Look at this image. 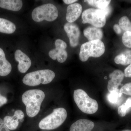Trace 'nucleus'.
<instances>
[{
	"mask_svg": "<svg viewBox=\"0 0 131 131\" xmlns=\"http://www.w3.org/2000/svg\"><path fill=\"white\" fill-rule=\"evenodd\" d=\"M45 96L44 92L39 89L30 90L23 94L22 101L28 117L32 118L38 114Z\"/></svg>",
	"mask_w": 131,
	"mask_h": 131,
	"instance_id": "f257e3e1",
	"label": "nucleus"
},
{
	"mask_svg": "<svg viewBox=\"0 0 131 131\" xmlns=\"http://www.w3.org/2000/svg\"><path fill=\"white\" fill-rule=\"evenodd\" d=\"M67 117V111L65 108H56L51 114L40 121L39 127L42 130H54L63 124Z\"/></svg>",
	"mask_w": 131,
	"mask_h": 131,
	"instance_id": "f03ea898",
	"label": "nucleus"
},
{
	"mask_svg": "<svg viewBox=\"0 0 131 131\" xmlns=\"http://www.w3.org/2000/svg\"><path fill=\"white\" fill-rule=\"evenodd\" d=\"M73 96L76 104L83 112L91 114L97 112L99 107L97 101L90 97L84 90H76L74 91Z\"/></svg>",
	"mask_w": 131,
	"mask_h": 131,
	"instance_id": "7ed1b4c3",
	"label": "nucleus"
},
{
	"mask_svg": "<svg viewBox=\"0 0 131 131\" xmlns=\"http://www.w3.org/2000/svg\"><path fill=\"white\" fill-rule=\"evenodd\" d=\"M104 43L101 40H94L86 42L81 46L79 58L82 62L88 61L90 57L98 58L105 52Z\"/></svg>",
	"mask_w": 131,
	"mask_h": 131,
	"instance_id": "20e7f679",
	"label": "nucleus"
},
{
	"mask_svg": "<svg viewBox=\"0 0 131 131\" xmlns=\"http://www.w3.org/2000/svg\"><path fill=\"white\" fill-rule=\"evenodd\" d=\"M55 77V73L49 69L42 70L28 73L25 76L22 81L26 85L35 86L40 84H48Z\"/></svg>",
	"mask_w": 131,
	"mask_h": 131,
	"instance_id": "39448f33",
	"label": "nucleus"
},
{
	"mask_svg": "<svg viewBox=\"0 0 131 131\" xmlns=\"http://www.w3.org/2000/svg\"><path fill=\"white\" fill-rule=\"evenodd\" d=\"M58 16V10L56 7L51 3L44 4L35 8L32 13L33 19L38 22L43 20L53 21Z\"/></svg>",
	"mask_w": 131,
	"mask_h": 131,
	"instance_id": "423d86ee",
	"label": "nucleus"
},
{
	"mask_svg": "<svg viewBox=\"0 0 131 131\" xmlns=\"http://www.w3.org/2000/svg\"><path fill=\"white\" fill-rule=\"evenodd\" d=\"M106 14L104 10L90 8L86 9L82 15V23L91 24L98 28L103 27L106 23Z\"/></svg>",
	"mask_w": 131,
	"mask_h": 131,
	"instance_id": "0eeeda50",
	"label": "nucleus"
},
{
	"mask_svg": "<svg viewBox=\"0 0 131 131\" xmlns=\"http://www.w3.org/2000/svg\"><path fill=\"white\" fill-rule=\"evenodd\" d=\"M64 29L69 38L71 46L76 47L79 43L81 34L78 26L74 23L68 22L64 25Z\"/></svg>",
	"mask_w": 131,
	"mask_h": 131,
	"instance_id": "6e6552de",
	"label": "nucleus"
},
{
	"mask_svg": "<svg viewBox=\"0 0 131 131\" xmlns=\"http://www.w3.org/2000/svg\"><path fill=\"white\" fill-rule=\"evenodd\" d=\"M15 58L18 62V69L22 73H26L31 65V62L29 57L20 50H17L15 53Z\"/></svg>",
	"mask_w": 131,
	"mask_h": 131,
	"instance_id": "1a4fd4ad",
	"label": "nucleus"
},
{
	"mask_svg": "<svg viewBox=\"0 0 131 131\" xmlns=\"http://www.w3.org/2000/svg\"><path fill=\"white\" fill-rule=\"evenodd\" d=\"M125 74L122 71L116 70L110 73L109 77L110 80L108 82L107 89L110 92L118 89L124 79Z\"/></svg>",
	"mask_w": 131,
	"mask_h": 131,
	"instance_id": "9d476101",
	"label": "nucleus"
},
{
	"mask_svg": "<svg viewBox=\"0 0 131 131\" xmlns=\"http://www.w3.org/2000/svg\"><path fill=\"white\" fill-rule=\"evenodd\" d=\"M82 10V6L79 3H73L70 5L67 8L66 20L69 23H73L81 15Z\"/></svg>",
	"mask_w": 131,
	"mask_h": 131,
	"instance_id": "9b49d317",
	"label": "nucleus"
},
{
	"mask_svg": "<svg viewBox=\"0 0 131 131\" xmlns=\"http://www.w3.org/2000/svg\"><path fill=\"white\" fill-rule=\"evenodd\" d=\"M94 127L93 121L83 119L74 122L70 126V131H91Z\"/></svg>",
	"mask_w": 131,
	"mask_h": 131,
	"instance_id": "f8f14e48",
	"label": "nucleus"
},
{
	"mask_svg": "<svg viewBox=\"0 0 131 131\" xmlns=\"http://www.w3.org/2000/svg\"><path fill=\"white\" fill-rule=\"evenodd\" d=\"M83 34L89 41L101 40L103 36L101 29L94 26H89L85 28L83 31Z\"/></svg>",
	"mask_w": 131,
	"mask_h": 131,
	"instance_id": "ddd939ff",
	"label": "nucleus"
},
{
	"mask_svg": "<svg viewBox=\"0 0 131 131\" xmlns=\"http://www.w3.org/2000/svg\"><path fill=\"white\" fill-rule=\"evenodd\" d=\"M12 70V65L6 59L3 50L0 48V76L7 75Z\"/></svg>",
	"mask_w": 131,
	"mask_h": 131,
	"instance_id": "4468645a",
	"label": "nucleus"
},
{
	"mask_svg": "<svg viewBox=\"0 0 131 131\" xmlns=\"http://www.w3.org/2000/svg\"><path fill=\"white\" fill-rule=\"evenodd\" d=\"M22 6L23 3L20 0H0V7L8 10L17 12Z\"/></svg>",
	"mask_w": 131,
	"mask_h": 131,
	"instance_id": "2eb2a0df",
	"label": "nucleus"
},
{
	"mask_svg": "<svg viewBox=\"0 0 131 131\" xmlns=\"http://www.w3.org/2000/svg\"><path fill=\"white\" fill-rule=\"evenodd\" d=\"M114 62L117 64L126 66L131 63V50L126 49L114 58Z\"/></svg>",
	"mask_w": 131,
	"mask_h": 131,
	"instance_id": "dca6fc26",
	"label": "nucleus"
},
{
	"mask_svg": "<svg viewBox=\"0 0 131 131\" xmlns=\"http://www.w3.org/2000/svg\"><path fill=\"white\" fill-rule=\"evenodd\" d=\"M16 26L12 21L0 18V32L11 34L15 31Z\"/></svg>",
	"mask_w": 131,
	"mask_h": 131,
	"instance_id": "f3484780",
	"label": "nucleus"
},
{
	"mask_svg": "<svg viewBox=\"0 0 131 131\" xmlns=\"http://www.w3.org/2000/svg\"><path fill=\"white\" fill-rule=\"evenodd\" d=\"M122 94L120 92L118 89L117 90L110 92L108 94L107 99L108 101L113 105L119 104L122 100Z\"/></svg>",
	"mask_w": 131,
	"mask_h": 131,
	"instance_id": "a211bd4d",
	"label": "nucleus"
},
{
	"mask_svg": "<svg viewBox=\"0 0 131 131\" xmlns=\"http://www.w3.org/2000/svg\"><path fill=\"white\" fill-rule=\"evenodd\" d=\"M84 1L88 3L90 6L101 10L106 8L111 2V1L108 0H88Z\"/></svg>",
	"mask_w": 131,
	"mask_h": 131,
	"instance_id": "6ab92c4d",
	"label": "nucleus"
},
{
	"mask_svg": "<svg viewBox=\"0 0 131 131\" xmlns=\"http://www.w3.org/2000/svg\"><path fill=\"white\" fill-rule=\"evenodd\" d=\"M3 121L5 125L9 130H15L18 126L19 120L15 118L13 116H6L4 118Z\"/></svg>",
	"mask_w": 131,
	"mask_h": 131,
	"instance_id": "aec40b11",
	"label": "nucleus"
},
{
	"mask_svg": "<svg viewBox=\"0 0 131 131\" xmlns=\"http://www.w3.org/2000/svg\"><path fill=\"white\" fill-rule=\"evenodd\" d=\"M131 108V98H129L126 101L118 108V112L119 115L121 117L125 116L127 113Z\"/></svg>",
	"mask_w": 131,
	"mask_h": 131,
	"instance_id": "412c9836",
	"label": "nucleus"
},
{
	"mask_svg": "<svg viewBox=\"0 0 131 131\" xmlns=\"http://www.w3.org/2000/svg\"><path fill=\"white\" fill-rule=\"evenodd\" d=\"M119 25L125 32L130 31L131 22L127 16L121 17L119 20Z\"/></svg>",
	"mask_w": 131,
	"mask_h": 131,
	"instance_id": "4be33fe9",
	"label": "nucleus"
},
{
	"mask_svg": "<svg viewBox=\"0 0 131 131\" xmlns=\"http://www.w3.org/2000/svg\"><path fill=\"white\" fill-rule=\"evenodd\" d=\"M122 42L125 46L131 48V29L130 31L124 33L122 35Z\"/></svg>",
	"mask_w": 131,
	"mask_h": 131,
	"instance_id": "5701e85b",
	"label": "nucleus"
},
{
	"mask_svg": "<svg viewBox=\"0 0 131 131\" xmlns=\"http://www.w3.org/2000/svg\"><path fill=\"white\" fill-rule=\"evenodd\" d=\"M68 56V53L65 50L59 49L57 56V61L61 63L64 62L67 59Z\"/></svg>",
	"mask_w": 131,
	"mask_h": 131,
	"instance_id": "b1692460",
	"label": "nucleus"
},
{
	"mask_svg": "<svg viewBox=\"0 0 131 131\" xmlns=\"http://www.w3.org/2000/svg\"><path fill=\"white\" fill-rule=\"evenodd\" d=\"M121 93L131 96V83H126L122 86L119 90Z\"/></svg>",
	"mask_w": 131,
	"mask_h": 131,
	"instance_id": "393cba45",
	"label": "nucleus"
},
{
	"mask_svg": "<svg viewBox=\"0 0 131 131\" xmlns=\"http://www.w3.org/2000/svg\"><path fill=\"white\" fill-rule=\"evenodd\" d=\"M55 44L56 48L60 50H65L67 47L66 43L61 39H57Z\"/></svg>",
	"mask_w": 131,
	"mask_h": 131,
	"instance_id": "a878e982",
	"label": "nucleus"
},
{
	"mask_svg": "<svg viewBox=\"0 0 131 131\" xmlns=\"http://www.w3.org/2000/svg\"><path fill=\"white\" fill-rule=\"evenodd\" d=\"M58 50V49L56 48L49 51V56L52 59L54 60H56Z\"/></svg>",
	"mask_w": 131,
	"mask_h": 131,
	"instance_id": "bb28decb",
	"label": "nucleus"
},
{
	"mask_svg": "<svg viewBox=\"0 0 131 131\" xmlns=\"http://www.w3.org/2000/svg\"><path fill=\"white\" fill-rule=\"evenodd\" d=\"M24 114L21 110H16L14 113L13 117L17 119H21L24 118Z\"/></svg>",
	"mask_w": 131,
	"mask_h": 131,
	"instance_id": "cd10ccee",
	"label": "nucleus"
},
{
	"mask_svg": "<svg viewBox=\"0 0 131 131\" xmlns=\"http://www.w3.org/2000/svg\"><path fill=\"white\" fill-rule=\"evenodd\" d=\"M0 131H10L5 125L4 121L0 118Z\"/></svg>",
	"mask_w": 131,
	"mask_h": 131,
	"instance_id": "c85d7f7f",
	"label": "nucleus"
},
{
	"mask_svg": "<svg viewBox=\"0 0 131 131\" xmlns=\"http://www.w3.org/2000/svg\"><path fill=\"white\" fill-rule=\"evenodd\" d=\"M124 74L126 77L131 78V63L125 69Z\"/></svg>",
	"mask_w": 131,
	"mask_h": 131,
	"instance_id": "c756f323",
	"label": "nucleus"
},
{
	"mask_svg": "<svg viewBox=\"0 0 131 131\" xmlns=\"http://www.w3.org/2000/svg\"><path fill=\"white\" fill-rule=\"evenodd\" d=\"M113 29L114 31L117 34H120L122 32L121 29L119 25L115 24L113 26Z\"/></svg>",
	"mask_w": 131,
	"mask_h": 131,
	"instance_id": "7c9ffc66",
	"label": "nucleus"
},
{
	"mask_svg": "<svg viewBox=\"0 0 131 131\" xmlns=\"http://www.w3.org/2000/svg\"><path fill=\"white\" fill-rule=\"evenodd\" d=\"M7 100L5 96H2L0 94V107L5 105L7 102Z\"/></svg>",
	"mask_w": 131,
	"mask_h": 131,
	"instance_id": "2f4dec72",
	"label": "nucleus"
},
{
	"mask_svg": "<svg viewBox=\"0 0 131 131\" xmlns=\"http://www.w3.org/2000/svg\"><path fill=\"white\" fill-rule=\"evenodd\" d=\"M77 1V0H63V2L67 5H71Z\"/></svg>",
	"mask_w": 131,
	"mask_h": 131,
	"instance_id": "473e14b6",
	"label": "nucleus"
},
{
	"mask_svg": "<svg viewBox=\"0 0 131 131\" xmlns=\"http://www.w3.org/2000/svg\"><path fill=\"white\" fill-rule=\"evenodd\" d=\"M122 131H131L130 130H123Z\"/></svg>",
	"mask_w": 131,
	"mask_h": 131,
	"instance_id": "72a5a7b5",
	"label": "nucleus"
}]
</instances>
